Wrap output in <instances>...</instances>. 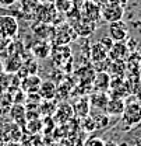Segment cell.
<instances>
[{
	"instance_id": "11",
	"label": "cell",
	"mask_w": 141,
	"mask_h": 146,
	"mask_svg": "<svg viewBox=\"0 0 141 146\" xmlns=\"http://www.w3.org/2000/svg\"><path fill=\"white\" fill-rule=\"evenodd\" d=\"M24 87L27 89L25 91L28 93H32V91H38L39 90V86H41V77L39 76H35V74H31L27 77V80L24 82Z\"/></svg>"
},
{
	"instance_id": "15",
	"label": "cell",
	"mask_w": 141,
	"mask_h": 146,
	"mask_svg": "<svg viewBox=\"0 0 141 146\" xmlns=\"http://www.w3.org/2000/svg\"><path fill=\"white\" fill-rule=\"evenodd\" d=\"M16 3V0H0L1 6H13Z\"/></svg>"
},
{
	"instance_id": "12",
	"label": "cell",
	"mask_w": 141,
	"mask_h": 146,
	"mask_svg": "<svg viewBox=\"0 0 141 146\" xmlns=\"http://www.w3.org/2000/svg\"><path fill=\"white\" fill-rule=\"evenodd\" d=\"M92 119H94V124H95V129L106 128L108 124H109V115L105 114V112H99L98 115L92 117Z\"/></svg>"
},
{
	"instance_id": "17",
	"label": "cell",
	"mask_w": 141,
	"mask_h": 146,
	"mask_svg": "<svg viewBox=\"0 0 141 146\" xmlns=\"http://www.w3.org/2000/svg\"><path fill=\"white\" fill-rule=\"evenodd\" d=\"M140 16H141V13H140Z\"/></svg>"
},
{
	"instance_id": "8",
	"label": "cell",
	"mask_w": 141,
	"mask_h": 146,
	"mask_svg": "<svg viewBox=\"0 0 141 146\" xmlns=\"http://www.w3.org/2000/svg\"><path fill=\"white\" fill-rule=\"evenodd\" d=\"M39 96L48 101H50L53 97L56 96V84L53 82H43L39 86Z\"/></svg>"
},
{
	"instance_id": "14",
	"label": "cell",
	"mask_w": 141,
	"mask_h": 146,
	"mask_svg": "<svg viewBox=\"0 0 141 146\" xmlns=\"http://www.w3.org/2000/svg\"><path fill=\"white\" fill-rule=\"evenodd\" d=\"M99 44H101V45H102V46L105 48L106 51L109 52V51L112 49V46H113V44H115V42H113V41H112V39H110L109 36L106 35V36H104V38H101V41H99Z\"/></svg>"
},
{
	"instance_id": "9",
	"label": "cell",
	"mask_w": 141,
	"mask_h": 146,
	"mask_svg": "<svg viewBox=\"0 0 141 146\" xmlns=\"http://www.w3.org/2000/svg\"><path fill=\"white\" fill-rule=\"evenodd\" d=\"M108 55H109V52L106 51L99 42L92 45V48H91V56H92V60H94V62L105 60V59H108Z\"/></svg>"
},
{
	"instance_id": "4",
	"label": "cell",
	"mask_w": 141,
	"mask_h": 146,
	"mask_svg": "<svg viewBox=\"0 0 141 146\" xmlns=\"http://www.w3.org/2000/svg\"><path fill=\"white\" fill-rule=\"evenodd\" d=\"M124 108H126V106H124L123 100H120V98H109L105 108V114H108L109 117L110 115H123Z\"/></svg>"
},
{
	"instance_id": "16",
	"label": "cell",
	"mask_w": 141,
	"mask_h": 146,
	"mask_svg": "<svg viewBox=\"0 0 141 146\" xmlns=\"http://www.w3.org/2000/svg\"><path fill=\"white\" fill-rule=\"evenodd\" d=\"M4 146H21V143H18V142H7Z\"/></svg>"
},
{
	"instance_id": "10",
	"label": "cell",
	"mask_w": 141,
	"mask_h": 146,
	"mask_svg": "<svg viewBox=\"0 0 141 146\" xmlns=\"http://www.w3.org/2000/svg\"><path fill=\"white\" fill-rule=\"evenodd\" d=\"M73 111H74L77 115L83 117V118H84V117H88L89 115V101H88V98L80 100L77 104H74Z\"/></svg>"
},
{
	"instance_id": "1",
	"label": "cell",
	"mask_w": 141,
	"mask_h": 146,
	"mask_svg": "<svg viewBox=\"0 0 141 146\" xmlns=\"http://www.w3.org/2000/svg\"><path fill=\"white\" fill-rule=\"evenodd\" d=\"M108 36L113 42H123L129 36V27L123 20L110 23L108 27Z\"/></svg>"
},
{
	"instance_id": "2",
	"label": "cell",
	"mask_w": 141,
	"mask_h": 146,
	"mask_svg": "<svg viewBox=\"0 0 141 146\" xmlns=\"http://www.w3.org/2000/svg\"><path fill=\"white\" fill-rule=\"evenodd\" d=\"M123 14H124V9L122 6L116 4V3H106L105 6L101 9V17L104 18L108 24L122 20Z\"/></svg>"
},
{
	"instance_id": "6",
	"label": "cell",
	"mask_w": 141,
	"mask_h": 146,
	"mask_svg": "<svg viewBox=\"0 0 141 146\" xmlns=\"http://www.w3.org/2000/svg\"><path fill=\"white\" fill-rule=\"evenodd\" d=\"M94 87L96 89V91L106 93V90L110 87V76L105 72H99L94 79Z\"/></svg>"
},
{
	"instance_id": "5",
	"label": "cell",
	"mask_w": 141,
	"mask_h": 146,
	"mask_svg": "<svg viewBox=\"0 0 141 146\" xmlns=\"http://www.w3.org/2000/svg\"><path fill=\"white\" fill-rule=\"evenodd\" d=\"M123 117L129 124H136V122H138L141 119V108L137 104L129 106V107L124 108Z\"/></svg>"
},
{
	"instance_id": "13",
	"label": "cell",
	"mask_w": 141,
	"mask_h": 146,
	"mask_svg": "<svg viewBox=\"0 0 141 146\" xmlns=\"http://www.w3.org/2000/svg\"><path fill=\"white\" fill-rule=\"evenodd\" d=\"M84 146H105V142L101 138H98V136H92V138L85 141Z\"/></svg>"
},
{
	"instance_id": "7",
	"label": "cell",
	"mask_w": 141,
	"mask_h": 146,
	"mask_svg": "<svg viewBox=\"0 0 141 146\" xmlns=\"http://www.w3.org/2000/svg\"><path fill=\"white\" fill-rule=\"evenodd\" d=\"M89 100H91L89 103H91L95 108L101 110V111H105L106 104H108V101H109V97H108V94L104 93V91H96V93H94V94L91 96Z\"/></svg>"
},
{
	"instance_id": "3",
	"label": "cell",
	"mask_w": 141,
	"mask_h": 146,
	"mask_svg": "<svg viewBox=\"0 0 141 146\" xmlns=\"http://www.w3.org/2000/svg\"><path fill=\"white\" fill-rule=\"evenodd\" d=\"M18 33V23L13 16H0V36L13 38Z\"/></svg>"
}]
</instances>
